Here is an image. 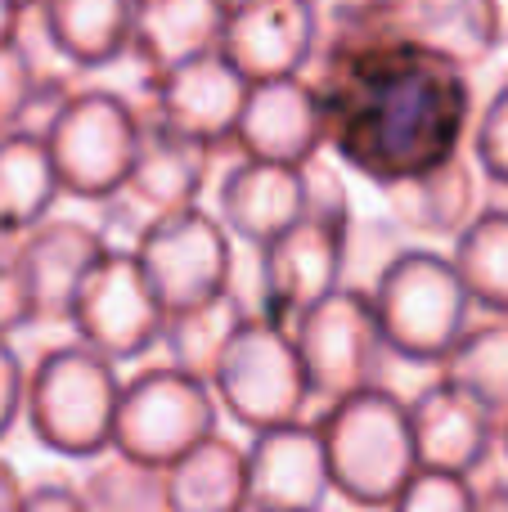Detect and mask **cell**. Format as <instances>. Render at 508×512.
<instances>
[{"instance_id": "1", "label": "cell", "mask_w": 508, "mask_h": 512, "mask_svg": "<svg viewBox=\"0 0 508 512\" xmlns=\"http://www.w3.org/2000/svg\"><path fill=\"white\" fill-rule=\"evenodd\" d=\"M315 90L324 140L387 189L446 167L468 126L464 68L387 27L342 41Z\"/></svg>"}, {"instance_id": "2", "label": "cell", "mask_w": 508, "mask_h": 512, "mask_svg": "<svg viewBox=\"0 0 508 512\" xmlns=\"http://www.w3.org/2000/svg\"><path fill=\"white\" fill-rule=\"evenodd\" d=\"M41 140L50 149L59 189H72L77 198H108L131 180L144 126L135 108L126 104V95L81 90V95L63 99Z\"/></svg>"}, {"instance_id": "3", "label": "cell", "mask_w": 508, "mask_h": 512, "mask_svg": "<svg viewBox=\"0 0 508 512\" xmlns=\"http://www.w3.org/2000/svg\"><path fill=\"white\" fill-rule=\"evenodd\" d=\"M225 261H230V252H225L221 225L194 207L167 212V221H158L140 239V256H135L153 301L185 310L216 301L225 283Z\"/></svg>"}, {"instance_id": "4", "label": "cell", "mask_w": 508, "mask_h": 512, "mask_svg": "<svg viewBox=\"0 0 508 512\" xmlns=\"http://www.w3.org/2000/svg\"><path fill=\"white\" fill-rule=\"evenodd\" d=\"M315 45H320L315 0H243L225 9L216 54H225L248 81H275L302 77Z\"/></svg>"}, {"instance_id": "5", "label": "cell", "mask_w": 508, "mask_h": 512, "mask_svg": "<svg viewBox=\"0 0 508 512\" xmlns=\"http://www.w3.org/2000/svg\"><path fill=\"white\" fill-rule=\"evenodd\" d=\"M243 153L257 162L306 167L324 144V104L320 90L302 77L252 81L243 113L234 122Z\"/></svg>"}, {"instance_id": "6", "label": "cell", "mask_w": 508, "mask_h": 512, "mask_svg": "<svg viewBox=\"0 0 508 512\" xmlns=\"http://www.w3.org/2000/svg\"><path fill=\"white\" fill-rule=\"evenodd\" d=\"M347 414L333 427V450H324L329 472L365 499H383L396 481L405 477V459H410V423L396 414L392 400H351L342 405Z\"/></svg>"}, {"instance_id": "7", "label": "cell", "mask_w": 508, "mask_h": 512, "mask_svg": "<svg viewBox=\"0 0 508 512\" xmlns=\"http://www.w3.org/2000/svg\"><path fill=\"white\" fill-rule=\"evenodd\" d=\"M113 387L95 360L59 351L41 364L36 378V432L54 450H95L113 432Z\"/></svg>"}, {"instance_id": "8", "label": "cell", "mask_w": 508, "mask_h": 512, "mask_svg": "<svg viewBox=\"0 0 508 512\" xmlns=\"http://www.w3.org/2000/svg\"><path fill=\"white\" fill-rule=\"evenodd\" d=\"M248 86L252 81L225 54L212 50V54H198V59L158 72L153 77V99H158L162 126L189 135V140L216 144L225 135H234Z\"/></svg>"}, {"instance_id": "9", "label": "cell", "mask_w": 508, "mask_h": 512, "mask_svg": "<svg viewBox=\"0 0 508 512\" xmlns=\"http://www.w3.org/2000/svg\"><path fill=\"white\" fill-rule=\"evenodd\" d=\"M378 319L392 333V342L410 355L437 351L446 342V328L459 319V288L455 274L437 256H396L383 274Z\"/></svg>"}, {"instance_id": "10", "label": "cell", "mask_w": 508, "mask_h": 512, "mask_svg": "<svg viewBox=\"0 0 508 512\" xmlns=\"http://www.w3.org/2000/svg\"><path fill=\"white\" fill-rule=\"evenodd\" d=\"M72 310L86 319L90 337L117 355H131L149 342L144 333L153 328V292L131 256H99L72 297Z\"/></svg>"}, {"instance_id": "11", "label": "cell", "mask_w": 508, "mask_h": 512, "mask_svg": "<svg viewBox=\"0 0 508 512\" xmlns=\"http://www.w3.org/2000/svg\"><path fill=\"white\" fill-rule=\"evenodd\" d=\"M41 32L68 68L99 72L131 50L135 0H41Z\"/></svg>"}, {"instance_id": "12", "label": "cell", "mask_w": 508, "mask_h": 512, "mask_svg": "<svg viewBox=\"0 0 508 512\" xmlns=\"http://www.w3.org/2000/svg\"><path fill=\"white\" fill-rule=\"evenodd\" d=\"M383 9V27L441 59L468 63L495 41V5L491 0H392Z\"/></svg>"}, {"instance_id": "13", "label": "cell", "mask_w": 508, "mask_h": 512, "mask_svg": "<svg viewBox=\"0 0 508 512\" xmlns=\"http://www.w3.org/2000/svg\"><path fill=\"white\" fill-rule=\"evenodd\" d=\"M221 212L243 239L275 243L297 216L306 212V176L302 167L248 158L221 189Z\"/></svg>"}, {"instance_id": "14", "label": "cell", "mask_w": 508, "mask_h": 512, "mask_svg": "<svg viewBox=\"0 0 508 512\" xmlns=\"http://www.w3.org/2000/svg\"><path fill=\"white\" fill-rule=\"evenodd\" d=\"M225 27L221 0H140L135 5L131 50L153 72H167L198 54H212Z\"/></svg>"}, {"instance_id": "15", "label": "cell", "mask_w": 508, "mask_h": 512, "mask_svg": "<svg viewBox=\"0 0 508 512\" xmlns=\"http://www.w3.org/2000/svg\"><path fill=\"white\" fill-rule=\"evenodd\" d=\"M207 427V405L194 387L171 378L140 382L122 409V441L135 459H167Z\"/></svg>"}, {"instance_id": "16", "label": "cell", "mask_w": 508, "mask_h": 512, "mask_svg": "<svg viewBox=\"0 0 508 512\" xmlns=\"http://www.w3.org/2000/svg\"><path fill=\"white\" fill-rule=\"evenodd\" d=\"M99 256H104V243L86 225H50V230H41L32 239V248L23 252L32 306L45 310L72 306V297L86 283V274L99 265Z\"/></svg>"}, {"instance_id": "17", "label": "cell", "mask_w": 508, "mask_h": 512, "mask_svg": "<svg viewBox=\"0 0 508 512\" xmlns=\"http://www.w3.org/2000/svg\"><path fill=\"white\" fill-rule=\"evenodd\" d=\"M207 149L212 144L189 140V135L171 131V126H158V131H149L140 140V158H135L126 185L158 212H180L198 194V180L207 171Z\"/></svg>"}, {"instance_id": "18", "label": "cell", "mask_w": 508, "mask_h": 512, "mask_svg": "<svg viewBox=\"0 0 508 512\" xmlns=\"http://www.w3.org/2000/svg\"><path fill=\"white\" fill-rule=\"evenodd\" d=\"M324 477H329V463L311 436H270L252 463V499L266 512L311 508L320 499Z\"/></svg>"}, {"instance_id": "19", "label": "cell", "mask_w": 508, "mask_h": 512, "mask_svg": "<svg viewBox=\"0 0 508 512\" xmlns=\"http://www.w3.org/2000/svg\"><path fill=\"white\" fill-rule=\"evenodd\" d=\"M297 360L275 342L270 333H257V346L239 342L230 351V364H225L221 382L230 391L234 409L243 418H279L288 409V400L297 405Z\"/></svg>"}, {"instance_id": "20", "label": "cell", "mask_w": 508, "mask_h": 512, "mask_svg": "<svg viewBox=\"0 0 508 512\" xmlns=\"http://www.w3.org/2000/svg\"><path fill=\"white\" fill-rule=\"evenodd\" d=\"M59 194L50 149L41 135L5 131L0 135V230H27L45 216Z\"/></svg>"}, {"instance_id": "21", "label": "cell", "mask_w": 508, "mask_h": 512, "mask_svg": "<svg viewBox=\"0 0 508 512\" xmlns=\"http://www.w3.org/2000/svg\"><path fill=\"white\" fill-rule=\"evenodd\" d=\"M180 512H234L243 499V468L230 450H198L194 459L180 468L176 486H171Z\"/></svg>"}, {"instance_id": "22", "label": "cell", "mask_w": 508, "mask_h": 512, "mask_svg": "<svg viewBox=\"0 0 508 512\" xmlns=\"http://www.w3.org/2000/svg\"><path fill=\"white\" fill-rule=\"evenodd\" d=\"M396 189V203L405 207L410 221H423V225H450L464 207V171L459 162L450 158L446 167L428 171L419 180H405V185H392Z\"/></svg>"}, {"instance_id": "23", "label": "cell", "mask_w": 508, "mask_h": 512, "mask_svg": "<svg viewBox=\"0 0 508 512\" xmlns=\"http://www.w3.org/2000/svg\"><path fill=\"white\" fill-rule=\"evenodd\" d=\"M41 95H45V77L32 63V54H27L23 36L0 41V135L18 131V122L32 113V104Z\"/></svg>"}, {"instance_id": "24", "label": "cell", "mask_w": 508, "mask_h": 512, "mask_svg": "<svg viewBox=\"0 0 508 512\" xmlns=\"http://www.w3.org/2000/svg\"><path fill=\"white\" fill-rule=\"evenodd\" d=\"M9 405H14V364L9 355H0V427L9 423Z\"/></svg>"}, {"instance_id": "25", "label": "cell", "mask_w": 508, "mask_h": 512, "mask_svg": "<svg viewBox=\"0 0 508 512\" xmlns=\"http://www.w3.org/2000/svg\"><path fill=\"white\" fill-rule=\"evenodd\" d=\"M18 23H23V9H18V0H0V41H14Z\"/></svg>"}, {"instance_id": "26", "label": "cell", "mask_w": 508, "mask_h": 512, "mask_svg": "<svg viewBox=\"0 0 508 512\" xmlns=\"http://www.w3.org/2000/svg\"><path fill=\"white\" fill-rule=\"evenodd\" d=\"M27 5H41V0H18V9H27Z\"/></svg>"}, {"instance_id": "27", "label": "cell", "mask_w": 508, "mask_h": 512, "mask_svg": "<svg viewBox=\"0 0 508 512\" xmlns=\"http://www.w3.org/2000/svg\"><path fill=\"white\" fill-rule=\"evenodd\" d=\"M221 5H225V9H234V5H243V0H221Z\"/></svg>"}, {"instance_id": "28", "label": "cell", "mask_w": 508, "mask_h": 512, "mask_svg": "<svg viewBox=\"0 0 508 512\" xmlns=\"http://www.w3.org/2000/svg\"><path fill=\"white\" fill-rule=\"evenodd\" d=\"M365 5H392V0H365Z\"/></svg>"}, {"instance_id": "29", "label": "cell", "mask_w": 508, "mask_h": 512, "mask_svg": "<svg viewBox=\"0 0 508 512\" xmlns=\"http://www.w3.org/2000/svg\"><path fill=\"white\" fill-rule=\"evenodd\" d=\"M135 5H140V0H135Z\"/></svg>"}]
</instances>
